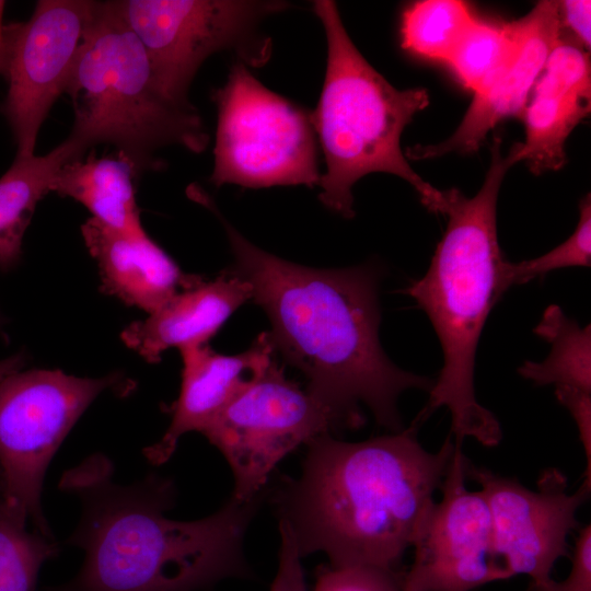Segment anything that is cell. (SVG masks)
Here are the masks:
<instances>
[{
	"label": "cell",
	"instance_id": "4dcf8cb0",
	"mask_svg": "<svg viewBox=\"0 0 591 591\" xmlns=\"http://www.w3.org/2000/svg\"><path fill=\"white\" fill-rule=\"evenodd\" d=\"M5 2L0 0V74L4 77L8 61L7 25L3 23Z\"/></svg>",
	"mask_w": 591,
	"mask_h": 591
},
{
	"label": "cell",
	"instance_id": "f1b7e54d",
	"mask_svg": "<svg viewBox=\"0 0 591 591\" xmlns=\"http://www.w3.org/2000/svg\"><path fill=\"white\" fill-rule=\"evenodd\" d=\"M568 577L547 591H591V525L583 526L575 541Z\"/></svg>",
	"mask_w": 591,
	"mask_h": 591
},
{
	"label": "cell",
	"instance_id": "277c9868",
	"mask_svg": "<svg viewBox=\"0 0 591 591\" xmlns=\"http://www.w3.org/2000/svg\"><path fill=\"white\" fill-rule=\"evenodd\" d=\"M512 166L494 138L491 163L474 197L459 189L442 190L447 229L425 276L405 289L428 315L443 351V367L420 415L447 407L453 440L475 439L496 447L502 439L496 416L478 403L474 387L475 356L484 324L503 292V258L497 237V200Z\"/></svg>",
	"mask_w": 591,
	"mask_h": 591
},
{
	"label": "cell",
	"instance_id": "d6a6232c",
	"mask_svg": "<svg viewBox=\"0 0 591 591\" xmlns=\"http://www.w3.org/2000/svg\"><path fill=\"white\" fill-rule=\"evenodd\" d=\"M4 317L3 315L0 313V335H3V325H4Z\"/></svg>",
	"mask_w": 591,
	"mask_h": 591
},
{
	"label": "cell",
	"instance_id": "4fadbf2b",
	"mask_svg": "<svg viewBox=\"0 0 591 591\" xmlns=\"http://www.w3.org/2000/svg\"><path fill=\"white\" fill-rule=\"evenodd\" d=\"M454 443L441 500L431 505L413 540L414 560L403 570V591H472L511 578L494 558L487 502L480 490L466 488L468 460L463 443Z\"/></svg>",
	"mask_w": 591,
	"mask_h": 591
},
{
	"label": "cell",
	"instance_id": "ac0fdd59",
	"mask_svg": "<svg viewBox=\"0 0 591 591\" xmlns=\"http://www.w3.org/2000/svg\"><path fill=\"white\" fill-rule=\"evenodd\" d=\"M253 297L252 286L232 270L179 291L146 320L121 333L125 345L150 363L170 348L207 345L227 320Z\"/></svg>",
	"mask_w": 591,
	"mask_h": 591
},
{
	"label": "cell",
	"instance_id": "7402d4cb",
	"mask_svg": "<svg viewBox=\"0 0 591 591\" xmlns=\"http://www.w3.org/2000/svg\"><path fill=\"white\" fill-rule=\"evenodd\" d=\"M475 19L463 1H416L402 14V47L414 55L447 62Z\"/></svg>",
	"mask_w": 591,
	"mask_h": 591
},
{
	"label": "cell",
	"instance_id": "5b68a950",
	"mask_svg": "<svg viewBox=\"0 0 591 591\" xmlns=\"http://www.w3.org/2000/svg\"><path fill=\"white\" fill-rule=\"evenodd\" d=\"M65 93L74 112L68 138L84 153L116 147L137 177L163 167L157 154L166 147L200 153L209 143L197 108L166 91L117 1H95Z\"/></svg>",
	"mask_w": 591,
	"mask_h": 591
},
{
	"label": "cell",
	"instance_id": "3957f363",
	"mask_svg": "<svg viewBox=\"0 0 591 591\" xmlns=\"http://www.w3.org/2000/svg\"><path fill=\"white\" fill-rule=\"evenodd\" d=\"M109 459L95 453L66 471L59 488L79 498L82 517L68 543L83 565L68 582L44 591H199L231 577H252L243 540L268 489L246 501L231 497L213 514L170 519L171 478L155 474L124 486Z\"/></svg>",
	"mask_w": 591,
	"mask_h": 591
},
{
	"label": "cell",
	"instance_id": "4316f807",
	"mask_svg": "<svg viewBox=\"0 0 591 591\" xmlns=\"http://www.w3.org/2000/svg\"><path fill=\"white\" fill-rule=\"evenodd\" d=\"M280 548L276 577L270 591H308L301 556L289 524L279 520Z\"/></svg>",
	"mask_w": 591,
	"mask_h": 591
},
{
	"label": "cell",
	"instance_id": "83f0119b",
	"mask_svg": "<svg viewBox=\"0 0 591 591\" xmlns=\"http://www.w3.org/2000/svg\"><path fill=\"white\" fill-rule=\"evenodd\" d=\"M557 401L568 409L576 422L579 439L583 447L587 467L584 473V484L591 485V393L569 389L556 387Z\"/></svg>",
	"mask_w": 591,
	"mask_h": 591
},
{
	"label": "cell",
	"instance_id": "ffe728a7",
	"mask_svg": "<svg viewBox=\"0 0 591 591\" xmlns=\"http://www.w3.org/2000/svg\"><path fill=\"white\" fill-rule=\"evenodd\" d=\"M84 152L70 138L44 155H15L0 177V270L21 260L24 233L38 201L50 193L58 170Z\"/></svg>",
	"mask_w": 591,
	"mask_h": 591
},
{
	"label": "cell",
	"instance_id": "9c48e42d",
	"mask_svg": "<svg viewBox=\"0 0 591 591\" xmlns=\"http://www.w3.org/2000/svg\"><path fill=\"white\" fill-rule=\"evenodd\" d=\"M288 4L245 0L117 1L160 81L181 101H189L195 74L216 53L231 50L246 66L266 63L271 45L260 32V24Z\"/></svg>",
	"mask_w": 591,
	"mask_h": 591
},
{
	"label": "cell",
	"instance_id": "8fae6325",
	"mask_svg": "<svg viewBox=\"0 0 591 591\" xmlns=\"http://www.w3.org/2000/svg\"><path fill=\"white\" fill-rule=\"evenodd\" d=\"M466 478L480 487L493 532V554L511 578L526 575L531 591H547L556 581V561L569 556L568 536L578 528L577 512L590 494L584 483L569 493L557 468L541 473L537 489L467 462Z\"/></svg>",
	"mask_w": 591,
	"mask_h": 591
},
{
	"label": "cell",
	"instance_id": "7c38bea8",
	"mask_svg": "<svg viewBox=\"0 0 591 591\" xmlns=\"http://www.w3.org/2000/svg\"><path fill=\"white\" fill-rule=\"evenodd\" d=\"M95 1L40 0L32 16L7 25L8 92L0 106L16 155L34 154L39 129L65 93Z\"/></svg>",
	"mask_w": 591,
	"mask_h": 591
},
{
	"label": "cell",
	"instance_id": "7a4b0ae2",
	"mask_svg": "<svg viewBox=\"0 0 591 591\" xmlns=\"http://www.w3.org/2000/svg\"><path fill=\"white\" fill-rule=\"evenodd\" d=\"M421 420L360 442L318 436L306 444L300 476L268 487L301 557L322 552L336 568L403 570L455 448L449 436L427 451L417 437Z\"/></svg>",
	"mask_w": 591,
	"mask_h": 591
},
{
	"label": "cell",
	"instance_id": "e0dca14e",
	"mask_svg": "<svg viewBox=\"0 0 591 591\" xmlns=\"http://www.w3.org/2000/svg\"><path fill=\"white\" fill-rule=\"evenodd\" d=\"M81 233L95 259L102 289L148 314L204 280L184 273L146 232H123L90 218Z\"/></svg>",
	"mask_w": 591,
	"mask_h": 591
},
{
	"label": "cell",
	"instance_id": "8992f818",
	"mask_svg": "<svg viewBox=\"0 0 591 591\" xmlns=\"http://www.w3.org/2000/svg\"><path fill=\"white\" fill-rule=\"evenodd\" d=\"M313 9L327 43L324 83L312 112L326 165L318 199L328 209L352 218L354 185L381 172L405 179L428 210L441 213L442 190L412 169L401 148L403 130L429 104L427 91L396 89L378 72L351 40L334 1L316 0Z\"/></svg>",
	"mask_w": 591,
	"mask_h": 591
},
{
	"label": "cell",
	"instance_id": "1f68e13d",
	"mask_svg": "<svg viewBox=\"0 0 591 591\" xmlns=\"http://www.w3.org/2000/svg\"><path fill=\"white\" fill-rule=\"evenodd\" d=\"M25 364V355L19 352L0 360V380L4 376L22 370Z\"/></svg>",
	"mask_w": 591,
	"mask_h": 591
},
{
	"label": "cell",
	"instance_id": "5bb4252c",
	"mask_svg": "<svg viewBox=\"0 0 591 591\" xmlns=\"http://www.w3.org/2000/svg\"><path fill=\"white\" fill-rule=\"evenodd\" d=\"M511 25L514 36L511 54L489 83L474 93L455 131L438 144L407 148L404 153L407 160L475 152L500 120L509 116L521 117L551 53L566 36L559 20L558 1H538Z\"/></svg>",
	"mask_w": 591,
	"mask_h": 591
},
{
	"label": "cell",
	"instance_id": "f546056e",
	"mask_svg": "<svg viewBox=\"0 0 591 591\" xmlns=\"http://www.w3.org/2000/svg\"><path fill=\"white\" fill-rule=\"evenodd\" d=\"M590 8L589 0L558 1V14L566 36L590 50Z\"/></svg>",
	"mask_w": 591,
	"mask_h": 591
},
{
	"label": "cell",
	"instance_id": "9a60e30c",
	"mask_svg": "<svg viewBox=\"0 0 591 591\" xmlns=\"http://www.w3.org/2000/svg\"><path fill=\"white\" fill-rule=\"evenodd\" d=\"M521 117L524 142L514 143L508 157L513 164L525 161L542 174L566 164L565 143L591 111L589 51L565 37L551 53L530 93Z\"/></svg>",
	"mask_w": 591,
	"mask_h": 591
},
{
	"label": "cell",
	"instance_id": "52a82bcc",
	"mask_svg": "<svg viewBox=\"0 0 591 591\" xmlns=\"http://www.w3.org/2000/svg\"><path fill=\"white\" fill-rule=\"evenodd\" d=\"M212 100L217 129L210 182L216 187L320 184L311 112L266 88L240 61Z\"/></svg>",
	"mask_w": 591,
	"mask_h": 591
},
{
	"label": "cell",
	"instance_id": "d4e9b609",
	"mask_svg": "<svg viewBox=\"0 0 591 591\" xmlns=\"http://www.w3.org/2000/svg\"><path fill=\"white\" fill-rule=\"evenodd\" d=\"M579 221L572 234L558 246L536 258L520 263L507 262L505 277L508 287L523 285L561 268L591 266V198L579 204Z\"/></svg>",
	"mask_w": 591,
	"mask_h": 591
},
{
	"label": "cell",
	"instance_id": "ba28073f",
	"mask_svg": "<svg viewBox=\"0 0 591 591\" xmlns=\"http://www.w3.org/2000/svg\"><path fill=\"white\" fill-rule=\"evenodd\" d=\"M120 375L79 378L59 370H26L0 380V494L51 536L42 511L46 470L90 404Z\"/></svg>",
	"mask_w": 591,
	"mask_h": 591
},
{
	"label": "cell",
	"instance_id": "d6986e66",
	"mask_svg": "<svg viewBox=\"0 0 591 591\" xmlns=\"http://www.w3.org/2000/svg\"><path fill=\"white\" fill-rule=\"evenodd\" d=\"M137 174L129 160L116 157L71 159L57 172L50 192L82 204L91 218L123 232L143 229L136 200Z\"/></svg>",
	"mask_w": 591,
	"mask_h": 591
},
{
	"label": "cell",
	"instance_id": "30bf717a",
	"mask_svg": "<svg viewBox=\"0 0 591 591\" xmlns=\"http://www.w3.org/2000/svg\"><path fill=\"white\" fill-rule=\"evenodd\" d=\"M332 431L327 410L288 379L274 358L201 433L232 471L231 497L246 501L267 490L269 477L283 457Z\"/></svg>",
	"mask_w": 591,
	"mask_h": 591
},
{
	"label": "cell",
	"instance_id": "603a6c76",
	"mask_svg": "<svg viewBox=\"0 0 591 591\" xmlns=\"http://www.w3.org/2000/svg\"><path fill=\"white\" fill-rule=\"evenodd\" d=\"M27 521L0 494V591H34L42 566L58 554L51 536L30 532Z\"/></svg>",
	"mask_w": 591,
	"mask_h": 591
},
{
	"label": "cell",
	"instance_id": "6da1fadb",
	"mask_svg": "<svg viewBox=\"0 0 591 591\" xmlns=\"http://www.w3.org/2000/svg\"><path fill=\"white\" fill-rule=\"evenodd\" d=\"M198 202L221 220L233 273L252 286L267 314L275 351L299 369L306 391L329 414L334 431L364 425L366 406L390 432L404 429L399 395L430 392L434 380L395 366L379 339L378 274L372 267L317 269L267 253L224 220L207 194Z\"/></svg>",
	"mask_w": 591,
	"mask_h": 591
},
{
	"label": "cell",
	"instance_id": "cb8c5ba5",
	"mask_svg": "<svg viewBox=\"0 0 591 591\" xmlns=\"http://www.w3.org/2000/svg\"><path fill=\"white\" fill-rule=\"evenodd\" d=\"M511 22L497 24L475 19L445 63L474 93L485 88L512 51Z\"/></svg>",
	"mask_w": 591,
	"mask_h": 591
},
{
	"label": "cell",
	"instance_id": "44dd1931",
	"mask_svg": "<svg viewBox=\"0 0 591 591\" xmlns=\"http://www.w3.org/2000/svg\"><path fill=\"white\" fill-rule=\"evenodd\" d=\"M534 333L551 345L542 361H525L519 374L536 385H554L591 393V329L568 317L560 306L544 311Z\"/></svg>",
	"mask_w": 591,
	"mask_h": 591
},
{
	"label": "cell",
	"instance_id": "484cf974",
	"mask_svg": "<svg viewBox=\"0 0 591 591\" xmlns=\"http://www.w3.org/2000/svg\"><path fill=\"white\" fill-rule=\"evenodd\" d=\"M403 570L392 571L372 567L336 568L322 565L316 570L314 591H403Z\"/></svg>",
	"mask_w": 591,
	"mask_h": 591
},
{
	"label": "cell",
	"instance_id": "2e32d148",
	"mask_svg": "<svg viewBox=\"0 0 591 591\" xmlns=\"http://www.w3.org/2000/svg\"><path fill=\"white\" fill-rule=\"evenodd\" d=\"M183 360L181 390L171 407V422L162 438L144 449L154 465L165 463L187 432H201L228 403L274 359L268 332L237 355H222L208 345L179 350Z\"/></svg>",
	"mask_w": 591,
	"mask_h": 591
}]
</instances>
